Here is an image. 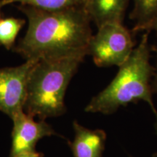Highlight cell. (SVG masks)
Segmentation results:
<instances>
[{
  "mask_svg": "<svg viewBox=\"0 0 157 157\" xmlns=\"http://www.w3.org/2000/svg\"><path fill=\"white\" fill-rule=\"evenodd\" d=\"M28 19V29L14 50L26 60L60 59L88 55L93 34L84 7L46 11L17 7Z\"/></svg>",
  "mask_w": 157,
  "mask_h": 157,
  "instance_id": "obj_1",
  "label": "cell"
},
{
  "mask_svg": "<svg viewBox=\"0 0 157 157\" xmlns=\"http://www.w3.org/2000/svg\"><path fill=\"white\" fill-rule=\"evenodd\" d=\"M148 31L141 36L140 43L129 58L119 67L117 75L109 85L92 98L85 108L86 112L111 114L129 103L146 102L156 117L157 110L152 98L151 78L154 67L150 63L151 48Z\"/></svg>",
  "mask_w": 157,
  "mask_h": 157,
  "instance_id": "obj_2",
  "label": "cell"
},
{
  "mask_svg": "<svg viewBox=\"0 0 157 157\" xmlns=\"http://www.w3.org/2000/svg\"><path fill=\"white\" fill-rule=\"evenodd\" d=\"M84 57L39 60L31 70L23 111L45 120L66 112L65 95Z\"/></svg>",
  "mask_w": 157,
  "mask_h": 157,
  "instance_id": "obj_3",
  "label": "cell"
},
{
  "mask_svg": "<svg viewBox=\"0 0 157 157\" xmlns=\"http://www.w3.org/2000/svg\"><path fill=\"white\" fill-rule=\"evenodd\" d=\"M135 48L129 31L123 23H106L98 27L90 40L88 55L98 67L119 66Z\"/></svg>",
  "mask_w": 157,
  "mask_h": 157,
  "instance_id": "obj_4",
  "label": "cell"
},
{
  "mask_svg": "<svg viewBox=\"0 0 157 157\" xmlns=\"http://www.w3.org/2000/svg\"><path fill=\"white\" fill-rule=\"evenodd\" d=\"M39 60H26L15 67L0 68V111L12 119L23 111L31 70Z\"/></svg>",
  "mask_w": 157,
  "mask_h": 157,
  "instance_id": "obj_5",
  "label": "cell"
},
{
  "mask_svg": "<svg viewBox=\"0 0 157 157\" xmlns=\"http://www.w3.org/2000/svg\"><path fill=\"white\" fill-rule=\"evenodd\" d=\"M10 157L24 153L35 151L37 142L45 137L57 135L53 128L45 120L35 121L24 111L13 117Z\"/></svg>",
  "mask_w": 157,
  "mask_h": 157,
  "instance_id": "obj_6",
  "label": "cell"
},
{
  "mask_svg": "<svg viewBox=\"0 0 157 157\" xmlns=\"http://www.w3.org/2000/svg\"><path fill=\"white\" fill-rule=\"evenodd\" d=\"M74 137L69 143L74 157H102L105 148L106 134L102 129H92L73 123Z\"/></svg>",
  "mask_w": 157,
  "mask_h": 157,
  "instance_id": "obj_7",
  "label": "cell"
},
{
  "mask_svg": "<svg viewBox=\"0 0 157 157\" xmlns=\"http://www.w3.org/2000/svg\"><path fill=\"white\" fill-rule=\"evenodd\" d=\"M129 1L87 0L84 9L92 22L98 28L106 23H122Z\"/></svg>",
  "mask_w": 157,
  "mask_h": 157,
  "instance_id": "obj_8",
  "label": "cell"
},
{
  "mask_svg": "<svg viewBox=\"0 0 157 157\" xmlns=\"http://www.w3.org/2000/svg\"><path fill=\"white\" fill-rule=\"evenodd\" d=\"M87 0H0V7L19 4L46 11H60L84 7Z\"/></svg>",
  "mask_w": 157,
  "mask_h": 157,
  "instance_id": "obj_9",
  "label": "cell"
},
{
  "mask_svg": "<svg viewBox=\"0 0 157 157\" xmlns=\"http://www.w3.org/2000/svg\"><path fill=\"white\" fill-rule=\"evenodd\" d=\"M134 4L130 18L135 21L133 31H148L157 14V0H132Z\"/></svg>",
  "mask_w": 157,
  "mask_h": 157,
  "instance_id": "obj_10",
  "label": "cell"
},
{
  "mask_svg": "<svg viewBox=\"0 0 157 157\" xmlns=\"http://www.w3.org/2000/svg\"><path fill=\"white\" fill-rule=\"evenodd\" d=\"M25 23L24 19L13 17L0 20V46L7 50H11Z\"/></svg>",
  "mask_w": 157,
  "mask_h": 157,
  "instance_id": "obj_11",
  "label": "cell"
},
{
  "mask_svg": "<svg viewBox=\"0 0 157 157\" xmlns=\"http://www.w3.org/2000/svg\"><path fill=\"white\" fill-rule=\"evenodd\" d=\"M156 53V63L154 67V74H153V82H151V87L153 93L157 94V44L154 49Z\"/></svg>",
  "mask_w": 157,
  "mask_h": 157,
  "instance_id": "obj_12",
  "label": "cell"
},
{
  "mask_svg": "<svg viewBox=\"0 0 157 157\" xmlns=\"http://www.w3.org/2000/svg\"><path fill=\"white\" fill-rule=\"evenodd\" d=\"M42 154L41 153L35 151L32 152H28V153H24V154H21L19 155H17L14 157H42Z\"/></svg>",
  "mask_w": 157,
  "mask_h": 157,
  "instance_id": "obj_13",
  "label": "cell"
},
{
  "mask_svg": "<svg viewBox=\"0 0 157 157\" xmlns=\"http://www.w3.org/2000/svg\"><path fill=\"white\" fill-rule=\"evenodd\" d=\"M155 31L157 32V14L155 17V18L154 19V21H152V23H151L150 26L148 27V31Z\"/></svg>",
  "mask_w": 157,
  "mask_h": 157,
  "instance_id": "obj_14",
  "label": "cell"
},
{
  "mask_svg": "<svg viewBox=\"0 0 157 157\" xmlns=\"http://www.w3.org/2000/svg\"><path fill=\"white\" fill-rule=\"evenodd\" d=\"M153 157H157V152L155 153V154L153 155Z\"/></svg>",
  "mask_w": 157,
  "mask_h": 157,
  "instance_id": "obj_15",
  "label": "cell"
},
{
  "mask_svg": "<svg viewBox=\"0 0 157 157\" xmlns=\"http://www.w3.org/2000/svg\"><path fill=\"white\" fill-rule=\"evenodd\" d=\"M0 20H1V14H0Z\"/></svg>",
  "mask_w": 157,
  "mask_h": 157,
  "instance_id": "obj_16",
  "label": "cell"
}]
</instances>
